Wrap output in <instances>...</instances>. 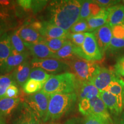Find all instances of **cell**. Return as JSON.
<instances>
[{"instance_id": "49", "label": "cell", "mask_w": 124, "mask_h": 124, "mask_svg": "<svg viewBox=\"0 0 124 124\" xmlns=\"http://www.w3.org/2000/svg\"><path fill=\"white\" fill-rule=\"evenodd\" d=\"M2 7V6H1V5H0V7Z\"/></svg>"}, {"instance_id": "46", "label": "cell", "mask_w": 124, "mask_h": 124, "mask_svg": "<svg viewBox=\"0 0 124 124\" xmlns=\"http://www.w3.org/2000/svg\"><path fill=\"white\" fill-rule=\"evenodd\" d=\"M56 124V123H52V124Z\"/></svg>"}, {"instance_id": "48", "label": "cell", "mask_w": 124, "mask_h": 124, "mask_svg": "<svg viewBox=\"0 0 124 124\" xmlns=\"http://www.w3.org/2000/svg\"><path fill=\"white\" fill-rule=\"evenodd\" d=\"M122 2H123V4H124V1H122Z\"/></svg>"}, {"instance_id": "28", "label": "cell", "mask_w": 124, "mask_h": 124, "mask_svg": "<svg viewBox=\"0 0 124 124\" xmlns=\"http://www.w3.org/2000/svg\"><path fill=\"white\" fill-rule=\"evenodd\" d=\"M52 75L40 68H32L31 69L29 79L46 83Z\"/></svg>"}, {"instance_id": "19", "label": "cell", "mask_w": 124, "mask_h": 124, "mask_svg": "<svg viewBox=\"0 0 124 124\" xmlns=\"http://www.w3.org/2000/svg\"><path fill=\"white\" fill-rule=\"evenodd\" d=\"M100 98L106 105L108 111L116 118L122 114L120 110L117 98L114 95L106 91H100Z\"/></svg>"}, {"instance_id": "35", "label": "cell", "mask_w": 124, "mask_h": 124, "mask_svg": "<svg viewBox=\"0 0 124 124\" xmlns=\"http://www.w3.org/2000/svg\"><path fill=\"white\" fill-rule=\"evenodd\" d=\"M78 108L79 111L83 115L85 116H89L90 112V104L89 100L86 99L80 100L79 101Z\"/></svg>"}, {"instance_id": "6", "label": "cell", "mask_w": 124, "mask_h": 124, "mask_svg": "<svg viewBox=\"0 0 124 124\" xmlns=\"http://www.w3.org/2000/svg\"><path fill=\"white\" fill-rule=\"evenodd\" d=\"M31 65L32 68H40L51 75L62 74V72L70 70L69 65L66 62L56 59H40L33 58L31 60Z\"/></svg>"}, {"instance_id": "34", "label": "cell", "mask_w": 124, "mask_h": 124, "mask_svg": "<svg viewBox=\"0 0 124 124\" xmlns=\"http://www.w3.org/2000/svg\"><path fill=\"white\" fill-rule=\"evenodd\" d=\"M83 124H113L103 118L95 115L86 116Z\"/></svg>"}, {"instance_id": "38", "label": "cell", "mask_w": 124, "mask_h": 124, "mask_svg": "<svg viewBox=\"0 0 124 124\" xmlns=\"http://www.w3.org/2000/svg\"><path fill=\"white\" fill-rule=\"evenodd\" d=\"M93 1L100 6L102 8L106 9L117 5L118 3L120 2V1H112V0H95Z\"/></svg>"}, {"instance_id": "3", "label": "cell", "mask_w": 124, "mask_h": 124, "mask_svg": "<svg viewBox=\"0 0 124 124\" xmlns=\"http://www.w3.org/2000/svg\"><path fill=\"white\" fill-rule=\"evenodd\" d=\"M80 83L74 74L66 72L52 75L41 90L49 95L56 93H77Z\"/></svg>"}, {"instance_id": "26", "label": "cell", "mask_w": 124, "mask_h": 124, "mask_svg": "<svg viewBox=\"0 0 124 124\" xmlns=\"http://www.w3.org/2000/svg\"><path fill=\"white\" fill-rule=\"evenodd\" d=\"M75 47L76 46L68 40L63 47L55 53L56 59L69 60L77 58L75 55Z\"/></svg>"}, {"instance_id": "44", "label": "cell", "mask_w": 124, "mask_h": 124, "mask_svg": "<svg viewBox=\"0 0 124 124\" xmlns=\"http://www.w3.org/2000/svg\"><path fill=\"white\" fill-rule=\"evenodd\" d=\"M10 4V1L7 0H0V5L2 7H7Z\"/></svg>"}, {"instance_id": "17", "label": "cell", "mask_w": 124, "mask_h": 124, "mask_svg": "<svg viewBox=\"0 0 124 124\" xmlns=\"http://www.w3.org/2000/svg\"><path fill=\"white\" fill-rule=\"evenodd\" d=\"M90 104V115H95L102 117L113 124V121L106 105L101 99L100 97H97L89 100Z\"/></svg>"}, {"instance_id": "29", "label": "cell", "mask_w": 124, "mask_h": 124, "mask_svg": "<svg viewBox=\"0 0 124 124\" xmlns=\"http://www.w3.org/2000/svg\"><path fill=\"white\" fill-rule=\"evenodd\" d=\"M66 39H48L44 38L41 43L46 45L51 51L56 53L62 48L67 41Z\"/></svg>"}, {"instance_id": "21", "label": "cell", "mask_w": 124, "mask_h": 124, "mask_svg": "<svg viewBox=\"0 0 124 124\" xmlns=\"http://www.w3.org/2000/svg\"><path fill=\"white\" fill-rule=\"evenodd\" d=\"M77 95L79 101L84 100H91L94 98L100 97V91L90 82H82L80 83L79 90L78 91Z\"/></svg>"}, {"instance_id": "36", "label": "cell", "mask_w": 124, "mask_h": 124, "mask_svg": "<svg viewBox=\"0 0 124 124\" xmlns=\"http://www.w3.org/2000/svg\"><path fill=\"white\" fill-rule=\"evenodd\" d=\"M18 95H19V89L17 83L15 82H13L11 85L8 88L5 97L14 98H17Z\"/></svg>"}, {"instance_id": "18", "label": "cell", "mask_w": 124, "mask_h": 124, "mask_svg": "<svg viewBox=\"0 0 124 124\" xmlns=\"http://www.w3.org/2000/svg\"><path fill=\"white\" fill-rule=\"evenodd\" d=\"M108 18L107 23L111 28L124 23V5L117 4L107 9Z\"/></svg>"}, {"instance_id": "7", "label": "cell", "mask_w": 124, "mask_h": 124, "mask_svg": "<svg viewBox=\"0 0 124 124\" xmlns=\"http://www.w3.org/2000/svg\"><path fill=\"white\" fill-rule=\"evenodd\" d=\"M82 59L88 61H98L103 58L93 32H86L85 39L81 46Z\"/></svg>"}, {"instance_id": "15", "label": "cell", "mask_w": 124, "mask_h": 124, "mask_svg": "<svg viewBox=\"0 0 124 124\" xmlns=\"http://www.w3.org/2000/svg\"><path fill=\"white\" fill-rule=\"evenodd\" d=\"M16 31L20 38L24 43L35 44L41 43L44 39V37L40 35L39 32L31 28L28 25L21 26Z\"/></svg>"}, {"instance_id": "24", "label": "cell", "mask_w": 124, "mask_h": 124, "mask_svg": "<svg viewBox=\"0 0 124 124\" xmlns=\"http://www.w3.org/2000/svg\"><path fill=\"white\" fill-rule=\"evenodd\" d=\"M12 49L10 41V37L7 33L0 38V75L5 62L11 55Z\"/></svg>"}, {"instance_id": "9", "label": "cell", "mask_w": 124, "mask_h": 124, "mask_svg": "<svg viewBox=\"0 0 124 124\" xmlns=\"http://www.w3.org/2000/svg\"><path fill=\"white\" fill-rule=\"evenodd\" d=\"M117 75L114 70L101 67L97 75L91 80V83L100 91H106L112 81L113 78Z\"/></svg>"}, {"instance_id": "12", "label": "cell", "mask_w": 124, "mask_h": 124, "mask_svg": "<svg viewBox=\"0 0 124 124\" xmlns=\"http://www.w3.org/2000/svg\"><path fill=\"white\" fill-rule=\"evenodd\" d=\"M25 47L30 51L34 58L40 59H56L55 53L51 51L46 44L43 43L35 44L24 43Z\"/></svg>"}, {"instance_id": "33", "label": "cell", "mask_w": 124, "mask_h": 124, "mask_svg": "<svg viewBox=\"0 0 124 124\" xmlns=\"http://www.w3.org/2000/svg\"><path fill=\"white\" fill-rule=\"evenodd\" d=\"M85 33H72L70 32L67 39L70 40L76 46H82L85 39Z\"/></svg>"}, {"instance_id": "47", "label": "cell", "mask_w": 124, "mask_h": 124, "mask_svg": "<svg viewBox=\"0 0 124 124\" xmlns=\"http://www.w3.org/2000/svg\"></svg>"}, {"instance_id": "14", "label": "cell", "mask_w": 124, "mask_h": 124, "mask_svg": "<svg viewBox=\"0 0 124 124\" xmlns=\"http://www.w3.org/2000/svg\"><path fill=\"white\" fill-rule=\"evenodd\" d=\"M43 28L40 34L44 38L66 39L70 33L69 31L57 27L48 21H42Z\"/></svg>"}, {"instance_id": "32", "label": "cell", "mask_w": 124, "mask_h": 124, "mask_svg": "<svg viewBox=\"0 0 124 124\" xmlns=\"http://www.w3.org/2000/svg\"><path fill=\"white\" fill-rule=\"evenodd\" d=\"M69 32L72 33H85V32H89V27L87 21L85 20H79L71 28Z\"/></svg>"}, {"instance_id": "31", "label": "cell", "mask_w": 124, "mask_h": 124, "mask_svg": "<svg viewBox=\"0 0 124 124\" xmlns=\"http://www.w3.org/2000/svg\"><path fill=\"white\" fill-rule=\"evenodd\" d=\"M15 82L12 74H6L0 75V99L5 96L8 88Z\"/></svg>"}, {"instance_id": "22", "label": "cell", "mask_w": 124, "mask_h": 124, "mask_svg": "<svg viewBox=\"0 0 124 124\" xmlns=\"http://www.w3.org/2000/svg\"><path fill=\"white\" fill-rule=\"evenodd\" d=\"M102 9L93 1H82L79 20H86L91 17L95 16Z\"/></svg>"}, {"instance_id": "45", "label": "cell", "mask_w": 124, "mask_h": 124, "mask_svg": "<svg viewBox=\"0 0 124 124\" xmlns=\"http://www.w3.org/2000/svg\"><path fill=\"white\" fill-rule=\"evenodd\" d=\"M0 124H7L5 118L1 114V113H0Z\"/></svg>"}, {"instance_id": "43", "label": "cell", "mask_w": 124, "mask_h": 124, "mask_svg": "<svg viewBox=\"0 0 124 124\" xmlns=\"http://www.w3.org/2000/svg\"><path fill=\"white\" fill-rule=\"evenodd\" d=\"M7 24H0V38L7 33Z\"/></svg>"}, {"instance_id": "30", "label": "cell", "mask_w": 124, "mask_h": 124, "mask_svg": "<svg viewBox=\"0 0 124 124\" xmlns=\"http://www.w3.org/2000/svg\"><path fill=\"white\" fill-rule=\"evenodd\" d=\"M44 84L45 83H41V82L28 79V80L26 82V83L23 87V91L25 94H27L31 95V94H35L41 90L44 87Z\"/></svg>"}, {"instance_id": "5", "label": "cell", "mask_w": 124, "mask_h": 124, "mask_svg": "<svg viewBox=\"0 0 124 124\" xmlns=\"http://www.w3.org/2000/svg\"><path fill=\"white\" fill-rule=\"evenodd\" d=\"M50 95L40 90L31 94L25 98V102L39 118L46 122Z\"/></svg>"}, {"instance_id": "20", "label": "cell", "mask_w": 124, "mask_h": 124, "mask_svg": "<svg viewBox=\"0 0 124 124\" xmlns=\"http://www.w3.org/2000/svg\"><path fill=\"white\" fill-rule=\"evenodd\" d=\"M31 69V63L28 62H25L17 67L12 74L16 83L19 86L23 87L28 80Z\"/></svg>"}, {"instance_id": "23", "label": "cell", "mask_w": 124, "mask_h": 124, "mask_svg": "<svg viewBox=\"0 0 124 124\" xmlns=\"http://www.w3.org/2000/svg\"><path fill=\"white\" fill-rule=\"evenodd\" d=\"M20 104V98L4 97L0 99V113L5 118L10 116Z\"/></svg>"}, {"instance_id": "37", "label": "cell", "mask_w": 124, "mask_h": 124, "mask_svg": "<svg viewBox=\"0 0 124 124\" xmlns=\"http://www.w3.org/2000/svg\"><path fill=\"white\" fill-rule=\"evenodd\" d=\"M114 71L120 77H124V56L117 59L114 65Z\"/></svg>"}, {"instance_id": "40", "label": "cell", "mask_w": 124, "mask_h": 124, "mask_svg": "<svg viewBox=\"0 0 124 124\" xmlns=\"http://www.w3.org/2000/svg\"><path fill=\"white\" fill-rule=\"evenodd\" d=\"M17 3L18 5L25 10H31V6H32V1L30 0H20L18 1Z\"/></svg>"}, {"instance_id": "4", "label": "cell", "mask_w": 124, "mask_h": 124, "mask_svg": "<svg viewBox=\"0 0 124 124\" xmlns=\"http://www.w3.org/2000/svg\"><path fill=\"white\" fill-rule=\"evenodd\" d=\"M65 62L72 71V73L81 83L91 82L101 69V67L95 62L81 58H75Z\"/></svg>"}, {"instance_id": "1", "label": "cell", "mask_w": 124, "mask_h": 124, "mask_svg": "<svg viewBox=\"0 0 124 124\" xmlns=\"http://www.w3.org/2000/svg\"><path fill=\"white\" fill-rule=\"evenodd\" d=\"M82 1L63 0L51 1L48 7L49 21L65 31L70 29L79 19Z\"/></svg>"}, {"instance_id": "41", "label": "cell", "mask_w": 124, "mask_h": 124, "mask_svg": "<svg viewBox=\"0 0 124 124\" xmlns=\"http://www.w3.org/2000/svg\"><path fill=\"white\" fill-rule=\"evenodd\" d=\"M64 124H83V122L79 118H72L68 120Z\"/></svg>"}, {"instance_id": "39", "label": "cell", "mask_w": 124, "mask_h": 124, "mask_svg": "<svg viewBox=\"0 0 124 124\" xmlns=\"http://www.w3.org/2000/svg\"><path fill=\"white\" fill-rule=\"evenodd\" d=\"M10 15L3 7H0V24H6Z\"/></svg>"}, {"instance_id": "16", "label": "cell", "mask_w": 124, "mask_h": 124, "mask_svg": "<svg viewBox=\"0 0 124 124\" xmlns=\"http://www.w3.org/2000/svg\"><path fill=\"white\" fill-rule=\"evenodd\" d=\"M124 48V23L112 28V38L108 50L115 52Z\"/></svg>"}, {"instance_id": "25", "label": "cell", "mask_w": 124, "mask_h": 124, "mask_svg": "<svg viewBox=\"0 0 124 124\" xmlns=\"http://www.w3.org/2000/svg\"><path fill=\"white\" fill-rule=\"evenodd\" d=\"M108 10L103 8L98 15L87 18L86 21L89 27V32H94L106 24L108 21Z\"/></svg>"}, {"instance_id": "42", "label": "cell", "mask_w": 124, "mask_h": 124, "mask_svg": "<svg viewBox=\"0 0 124 124\" xmlns=\"http://www.w3.org/2000/svg\"><path fill=\"white\" fill-rule=\"evenodd\" d=\"M113 124H124V113L122 112L119 117L116 118Z\"/></svg>"}, {"instance_id": "27", "label": "cell", "mask_w": 124, "mask_h": 124, "mask_svg": "<svg viewBox=\"0 0 124 124\" xmlns=\"http://www.w3.org/2000/svg\"><path fill=\"white\" fill-rule=\"evenodd\" d=\"M12 52L17 54H21L27 52L24 41L21 40L16 31L9 35Z\"/></svg>"}, {"instance_id": "11", "label": "cell", "mask_w": 124, "mask_h": 124, "mask_svg": "<svg viewBox=\"0 0 124 124\" xmlns=\"http://www.w3.org/2000/svg\"><path fill=\"white\" fill-rule=\"evenodd\" d=\"M106 91L111 93L116 97L120 110L122 112L124 108V80L120 75L117 74Z\"/></svg>"}, {"instance_id": "2", "label": "cell", "mask_w": 124, "mask_h": 124, "mask_svg": "<svg viewBox=\"0 0 124 124\" xmlns=\"http://www.w3.org/2000/svg\"><path fill=\"white\" fill-rule=\"evenodd\" d=\"M77 98V93H56L51 95L46 122L58 120L72 111Z\"/></svg>"}, {"instance_id": "8", "label": "cell", "mask_w": 124, "mask_h": 124, "mask_svg": "<svg viewBox=\"0 0 124 124\" xmlns=\"http://www.w3.org/2000/svg\"><path fill=\"white\" fill-rule=\"evenodd\" d=\"M17 113L13 124H41V120L25 102L20 103Z\"/></svg>"}, {"instance_id": "10", "label": "cell", "mask_w": 124, "mask_h": 124, "mask_svg": "<svg viewBox=\"0 0 124 124\" xmlns=\"http://www.w3.org/2000/svg\"><path fill=\"white\" fill-rule=\"evenodd\" d=\"M102 55L108 50L112 38V28L108 23L93 32Z\"/></svg>"}, {"instance_id": "13", "label": "cell", "mask_w": 124, "mask_h": 124, "mask_svg": "<svg viewBox=\"0 0 124 124\" xmlns=\"http://www.w3.org/2000/svg\"><path fill=\"white\" fill-rule=\"evenodd\" d=\"M29 54L27 52L21 54H17L12 52L2 67L1 75H6L13 71L17 67L20 66L28 58Z\"/></svg>"}]
</instances>
